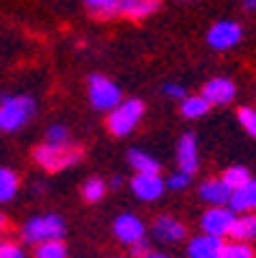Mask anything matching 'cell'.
Masks as SVG:
<instances>
[{"mask_svg": "<svg viewBox=\"0 0 256 258\" xmlns=\"http://www.w3.org/2000/svg\"><path fill=\"white\" fill-rule=\"evenodd\" d=\"M85 151L82 146L72 143V141H64V143H52V141H44L33 149V161L36 166H41L44 171L49 174H57V171H64L69 166H77L82 161Z\"/></svg>", "mask_w": 256, "mask_h": 258, "instance_id": "cell-1", "label": "cell"}, {"mask_svg": "<svg viewBox=\"0 0 256 258\" xmlns=\"http://www.w3.org/2000/svg\"><path fill=\"white\" fill-rule=\"evenodd\" d=\"M162 92L169 97V100H182L187 95V90H185V85H179V82H167L164 87H162Z\"/></svg>", "mask_w": 256, "mask_h": 258, "instance_id": "cell-31", "label": "cell"}, {"mask_svg": "<svg viewBox=\"0 0 256 258\" xmlns=\"http://www.w3.org/2000/svg\"><path fill=\"white\" fill-rule=\"evenodd\" d=\"M128 248H131V255H133V258H146L149 253H154V245H151L149 235L141 238V240H136V243H131Z\"/></svg>", "mask_w": 256, "mask_h": 258, "instance_id": "cell-29", "label": "cell"}, {"mask_svg": "<svg viewBox=\"0 0 256 258\" xmlns=\"http://www.w3.org/2000/svg\"><path fill=\"white\" fill-rule=\"evenodd\" d=\"M80 195H82V200H85V202L95 205V202H100V200L108 195V181H105V179H100V176H90V179H85V181H82Z\"/></svg>", "mask_w": 256, "mask_h": 258, "instance_id": "cell-21", "label": "cell"}, {"mask_svg": "<svg viewBox=\"0 0 256 258\" xmlns=\"http://www.w3.org/2000/svg\"><path fill=\"white\" fill-rule=\"evenodd\" d=\"M236 118H238V125H241L251 138H256V107H251V105L238 107V110H236Z\"/></svg>", "mask_w": 256, "mask_h": 258, "instance_id": "cell-26", "label": "cell"}, {"mask_svg": "<svg viewBox=\"0 0 256 258\" xmlns=\"http://www.w3.org/2000/svg\"><path fill=\"white\" fill-rule=\"evenodd\" d=\"M87 100L97 113H108V110H113L123 100V90L111 77L100 75V72H92L87 77Z\"/></svg>", "mask_w": 256, "mask_h": 258, "instance_id": "cell-5", "label": "cell"}, {"mask_svg": "<svg viewBox=\"0 0 256 258\" xmlns=\"http://www.w3.org/2000/svg\"><path fill=\"white\" fill-rule=\"evenodd\" d=\"M36 115V100L31 95L16 92V95H0V131L16 133L31 123Z\"/></svg>", "mask_w": 256, "mask_h": 258, "instance_id": "cell-2", "label": "cell"}, {"mask_svg": "<svg viewBox=\"0 0 256 258\" xmlns=\"http://www.w3.org/2000/svg\"><path fill=\"white\" fill-rule=\"evenodd\" d=\"M177 169L185 174H197L200 171V141L195 133H182L174 149Z\"/></svg>", "mask_w": 256, "mask_h": 258, "instance_id": "cell-8", "label": "cell"}, {"mask_svg": "<svg viewBox=\"0 0 256 258\" xmlns=\"http://www.w3.org/2000/svg\"><path fill=\"white\" fill-rule=\"evenodd\" d=\"M143 115H146V102L143 100H138V97H128L126 100L123 97L113 110H108L105 128H108V133L116 136V138H126V136H131L141 125Z\"/></svg>", "mask_w": 256, "mask_h": 258, "instance_id": "cell-3", "label": "cell"}, {"mask_svg": "<svg viewBox=\"0 0 256 258\" xmlns=\"http://www.w3.org/2000/svg\"><path fill=\"white\" fill-rule=\"evenodd\" d=\"M200 95L213 105V107H223V105H231L233 100H236V95H238V85L231 80V77H213V80H208L205 85H202V90H200Z\"/></svg>", "mask_w": 256, "mask_h": 258, "instance_id": "cell-9", "label": "cell"}, {"mask_svg": "<svg viewBox=\"0 0 256 258\" xmlns=\"http://www.w3.org/2000/svg\"><path fill=\"white\" fill-rule=\"evenodd\" d=\"M113 235H116L118 243L131 245V243L146 238V223L138 215H133V212H121L113 220Z\"/></svg>", "mask_w": 256, "mask_h": 258, "instance_id": "cell-11", "label": "cell"}, {"mask_svg": "<svg viewBox=\"0 0 256 258\" xmlns=\"http://www.w3.org/2000/svg\"><path fill=\"white\" fill-rule=\"evenodd\" d=\"M243 11L246 13H253L256 11V0H243Z\"/></svg>", "mask_w": 256, "mask_h": 258, "instance_id": "cell-33", "label": "cell"}, {"mask_svg": "<svg viewBox=\"0 0 256 258\" xmlns=\"http://www.w3.org/2000/svg\"><path fill=\"white\" fill-rule=\"evenodd\" d=\"M146 258H169V255H167V253H149Z\"/></svg>", "mask_w": 256, "mask_h": 258, "instance_id": "cell-35", "label": "cell"}, {"mask_svg": "<svg viewBox=\"0 0 256 258\" xmlns=\"http://www.w3.org/2000/svg\"><path fill=\"white\" fill-rule=\"evenodd\" d=\"M164 184H167V189H172V192H185V189H190V184H192V174H185V171H174V174H169L167 179H164Z\"/></svg>", "mask_w": 256, "mask_h": 258, "instance_id": "cell-27", "label": "cell"}, {"mask_svg": "<svg viewBox=\"0 0 256 258\" xmlns=\"http://www.w3.org/2000/svg\"><path fill=\"white\" fill-rule=\"evenodd\" d=\"M236 223V212L228 205H208V210L200 217V228L208 235H218V238H228L231 228Z\"/></svg>", "mask_w": 256, "mask_h": 258, "instance_id": "cell-7", "label": "cell"}, {"mask_svg": "<svg viewBox=\"0 0 256 258\" xmlns=\"http://www.w3.org/2000/svg\"><path fill=\"white\" fill-rule=\"evenodd\" d=\"M162 0H121V16L128 21H143L159 11Z\"/></svg>", "mask_w": 256, "mask_h": 258, "instance_id": "cell-16", "label": "cell"}, {"mask_svg": "<svg viewBox=\"0 0 256 258\" xmlns=\"http://www.w3.org/2000/svg\"><path fill=\"white\" fill-rule=\"evenodd\" d=\"M228 207H231L236 215H241V212H256V179H253V176L231 192Z\"/></svg>", "mask_w": 256, "mask_h": 258, "instance_id": "cell-14", "label": "cell"}, {"mask_svg": "<svg viewBox=\"0 0 256 258\" xmlns=\"http://www.w3.org/2000/svg\"><path fill=\"white\" fill-rule=\"evenodd\" d=\"M82 3L97 18H116V16H121V0H82Z\"/></svg>", "mask_w": 256, "mask_h": 258, "instance_id": "cell-22", "label": "cell"}, {"mask_svg": "<svg viewBox=\"0 0 256 258\" xmlns=\"http://www.w3.org/2000/svg\"><path fill=\"white\" fill-rule=\"evenodd\" d=\"M108 187H113V189H121V187H123V179H121V176H113L111 181H108Z\"/></svg>", "mask_w": 256, "mask_h": 258, "instance_id": "cell-32", "label": "cell"}, {"mask_svg": "<svg viewBox=\"0 0 256 258\" xmlns=\"http://www.w3.org/2000/svg\"><path fill=\"white\" fill-rule=\"evenodd\" d=\"M116 258H121V255H116Z\"/></svg>", "mask_w": 256, "mask_h": 258, "instance_id": "cell-36", "label": "cell"}, {"mask_svg": "<svg viewBox=\"0 0 256 258\" xmlns=\"http://www.w3.org/2000/svg\"><path fill=\"white\" fill-rule=\"evenodd\" d=\"M128 166L136 171V174H154V171H162V164L143 149H131L128 151Z\"/></svg>", "mask_w": 256, "mask_h": 258, "instance_id": "cell-19", "label": "cell"}, {"mask_svg": "<svg viewBox=\"0 0 256 258\" xmlns=\"http://www.w3.org/2000/svg\"><path fill=\"white\" fill-rule=\"evenodd\" d=\"M46 141H52V143H64V141H69V128L62 125V123L49 125V128H46Z\"/></svg>", "mask_w": 256, "mask_h": 258, "instance_id": "cell-30", "label": "cell"}, {"mask_svg": "<svg viewBox=\"0 0 256 258\" xmlns=\"http://www.w3.org/2000/svg\"><path fill=\"white\" fill-rule=\"evenodd\" d=\"M210 102L200 95V92H195V95H185L179 100V115L182 118H187V120H200V118H205L208 113H210Z\"/></svg>", "mask_w": 256, "mask_h": 258, "instance_id": "cell-17", "label": "cell"}, {"mask_svg": "<svg viewBox=\"0 0 256 258\" xmlns=\"http://www.w3.org/2000/svg\"><path fill=\"white\" fill-rule=\"evenodd\" d=\"M33 258H69L64 238L62 240H44V243H39L36 250H33Z\"/></svg>", "mask_w": 256, "mask_h": 258, "instance_id": "cell-24", "label": "cell"}, {"mask_svg": "<svg viewBox=\"0 0 256 258\" xmlns=\"http://www.w3.org/2000/svg\"><path fill=\"white\" fill-rule=\"evenodd\" d=\"M218 258H256V250L251 243L246 240H223V248H221V255Z\"/></svg>", "mask_w": 256, "mask_h": 258, "instance_id": "cell-23", "label": "cell"}, {"mask_svg": "<svg viewBox=\"0 0 256 258\" xmlns=\"http://www.w3.org/2000/svg\"><path fill=\"white\" fill-rule=\"evenodd\" d=\"M67 233V223L64 217L57 212H41V215H33L28 217L23 228H21V238L28 245H39L44 240H62Z\"/></svg>", "mask_w": 256, "mask_h": 258, "instance_id": "cell-4", "label": "cell"}, {"mask_svg": "<svg viewBox=\"0 0 256 258\" xmlns=\"http://www.w3.org/2000/svg\"><path fill=\"white\" fill-rule=\"evenodd\" d=\"M253 174L248 171V166H241V164H236V166H228L223 174H221V179L228 184L231 189H236V187H241L243 181H248Z\"/></svg>", "mask_w": 256, "mask_h": 258, "instance_id": "cell-25", "label": "cell"}, {"mask_svg": "<svg viewBox=\"0 0 256 258\" xmlns=\"http://www.w3.org/2000/svg\"><path fill=\"white\" fill-rule=\"evenodd\" d=\"M226 238H218V235H195L187 240V258H218L221 255Z\"/></svg>", "mask_w": 256, "mask_h": 258, "instance_id": "cell-13", "label": "cell"}, {"mask_svg": "<svg viewBox=\"0 0 256 258\" xmlns=\"http://www.w3.org/2000/svg\"><path fill=\"white\" fill-rule=\"evenodd\" d=\"M0 258H28L26 248L11 238H0Z\"/></svg>", "mask_w": 256, "mask_h": 258, "instance_id": "cell-28", "label": "cell"}, {"mask_svg": "<svg viewBox=\"0 0 256 258\" xmlns=\"http://www.w3.org/2000/svg\"><path fill=\"white\" fill-rule=\"evenodd\" d=\"M151 233H154V240L159 243H179L187 238V225L177 220L174 215H157L154 223H151Z\"/></svg>", "mask_w": 256, "mask_h": 258, "instance_id": "cell-12", "label": "cell"}, {"mask_svg": "<svg viewBox=\"0 0 256 258\" xmlns=\"http://www.w3.org/2000/svg\"><path fill=\"white\" fill-rule=\"evenodd\" d=\"M128 189H131V195H133L136 200H141V202H157V200L164 195L167 184H164V179H162L159 171H154V174H136V176L128 181Z\"/></svg>", "mask_w": 256, "mask_h": 258, "instance_id": "cell-10", "label": "cell"}, {"mask_svg": "<svg viewBox=\"0 0 256 258\" xmlns=\"http://www.w3.org/2000/svg\"><path fill=\"white\" fill-rule=\"evenodd\" d=\"M231 187L221 179V176H215V179H205L202 184H200V189H197V195H200V200L202 202H208V205H228V200H231Z\"/></svg>", "mask_w": 256, "mask_h": 258, "instance_id": "cell-15", "label": "cell"}, {"mask_svg": "<svg viewBox=\"0 0 256 258\" xmlns=\"http://www.w3.org/2000/svg\"><path fill=\"white\" fill-rule=\"evenodd\" d=\"M18 187H21L18 174L13 169H0V205L11 202L18 195Z\"/></svg>", "mask_w": 256, "mask_h": 258, "instance_id": "cell-20", "label": "cell"}, {"mask_svg": "<svg viewBox=\"0 0 256 258\" xmlns=\"http://www.w3.org/2000/svg\"><path fill=\"white\" fill-rule=\"evenodd\" d=\"M208 46L215 49V51H228V49H236L241 41H243V26L238 21H231V18H223V21H215L210 28H208Z\"/></svg>", "mask_w": 256, "mask_h": 258, "instance_id": "cell-6", "label": "cell"}, {"mask_svg": "<svg viewBox=\"0 0 256 258\" xmlns=\"http://www.w3.org/2000/svg\"><path fill=\"white\" fill-rule=\"evenodd\" d=\"M228 238L253 243L256 240V212H241V215H236V223H233Z\"/></svg>", "mask_w": 256, "mask_h": 258, "instance_id": "cell-18", "label": "cell"}, {"mask_svg": "<svg viewBox=\"0 0 256 258\" xmlns=\"http://www.w3.org/2000/svg\"><path fill=\"white\" fill-rule=\"evenodd\" d=\"M6 228H8V217H6L3 212H0V233H3Z\"/></svg>", "mask_w": 256, "mask_h": 258, "instance_id": "cell-34", "label": "cell"}]
</instances>
